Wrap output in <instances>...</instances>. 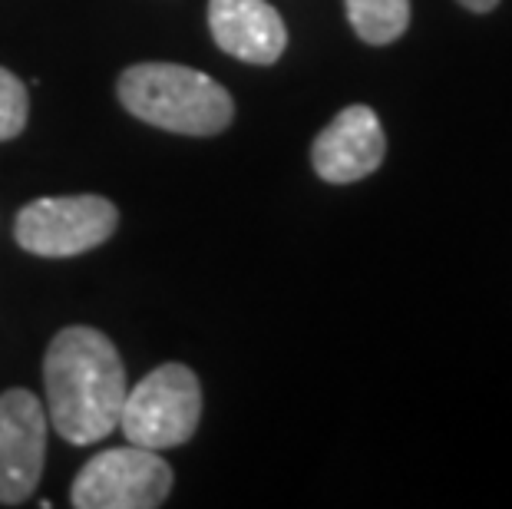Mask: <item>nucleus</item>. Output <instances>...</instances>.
Here are the masks:
<instances>
[{
    "label": "nucleus",
    "instance_id": "10",
    "mask_svg": "<svg viewBox=\"0 0 512 509\" xmlns=\"http://www.w3.org/2000/svg\"><path fill=\"white\" fill-rule=\"evenodd\" d=\"M27 116H30L27 86L20 83L17 73L0 67V143L24 133Z\"/></svg>",
    "mask_w": 512,
    "mask_h": 509
},
{
    "label": "nucleus",
    "instance_id": "4",
    "mask_svg": "<svg viewBox=\"0 0 512 509\" xmlns=\"http://www.w3.org/2000/svg\"><path fill=\"white\" fill-rule=\"evenodd\" d=\"M119 209L103 196H50L34 199L17 212L14 238L30 255L73 258L110 242Z\"/></svg>",
    "mask_w": 512,
    "mask_h": 509
},
{
    "label": "nucleus",
    "instance_id": "5",
    "mask_svg": "<svg viewBox=\"0 0 512 509\" xmlns=\"http://www.w3.org/2000/svg\"><path fill=\"white\" fill-rule=\"evenodd\" d=\"M172 467L149 447L103 450L76 473L70 503L76 509H156L172 490Z\"/></svg>",
    "mask_w": 512,
    "mask_h": 509
},
{
    "label": "nucleus",
    "instance_id": "9",
    "mask_svg": "<svg viewBox=\"0 0 512 509\" xmlns=\"http://www.w3.org/2000/svg\"><path fill=\"white\" fill-rule=\"evenodd\" d=\"M354 34L370 47H387L410 27V0H344Z\"/></svg>",
    "mask_w": 512,
    "mask_h": 509
},
{
    "label": "nucleus",
    "instance_id": "7",
    "mask_svg": "<svg viewBox=\"0 0 512 509\" xmlns=\"http://www.w3.org/2000/svg\"><path fill=\"white\" fill-rule=\"evenodd\" d=\"M384 156V126L364 103H354L337 113L311 146V166L331 186H351V182L374 176Z\"/></svg>",
    "mask_w": 512,
    "mask_h": 509
},
{
    "label": "nucleus",
    "instance_id": "8",
    "mask_svg": "<svg viewBox=\"0 0 512 509\" xmlns=\"http://www.w3.org/2000/svg\"><path fill=\"white\" fill-rule=\"evenodd\" d=\"M209 30L228 57L271 67L288 47V27L268 0H209Z\"/></svg>",
    "mask_w": 512,
    "mask_h": 509
},
{
    "label": "nucleus",
    "instance_id": "3",
    "mask_svg": "<svg viewBox=\"0 0 512 509\" xmlns=\"http://www.w3.org/2000/svg\"><path fill=\"white\" fill-rule=\"evenodd\" d=\"M202 420V384L192 367L162 364L126 391L123 427L126 440L149 450H172L192 440Z\"/></svg>",
    "mask_w": 512,
    "mask_h": 509
},
{
    "label": "nucleus",
    "instance_id": "2",
    "mask_svg": "<svg viewBox=\"0 0 512 509\" xmlns=\"http://www.w3.org/2000/svg\"><path fill=\"white\" fill-rule=\"evenodd\" d=\"M119 103L143 123L182 136H219L232 126L235 100L209 73L182 63H136L119 73Z\"/></svg>",
    "mask_w": 512,
    "mask_h": 509
},
{
    "label": "nucleus",
    "instance_id": "1",
    "mask_svg": "<svg viewBox=\"0 0 512 509\" xmlns=\"http://www.w3.org/2000/svg\"><path fill=\"white\" fill-rule=\"evenodd\" d=\"M47 417L73 447L100 443L119 427L126 404V367L103 331L63 328L43 357Z\"/></svg>",
    "mask_w": 512,
    "mask_h": 509
},
{
    "label": "nucleus",
    "instance_id": "6",
    "mask_svg": "<svg viewBox=\"0 0 512 509\" xmlns=\"http://www.w3.org/2000/svg\"><path fill=\"white\" fill-rule=\"evenodd\" d=\"M47 460V407L34 391L0 394V503L20 506L34 496Z\"/></svg>",
    "mask_w": 512,
    "mask_h": 509
},
{
    "label": "nucleus",
    "instance_id": "11",
    "mask_svg": "<svg viewBox=\"0 0 512 509\" xmlns=\"http://www.w3.org/2000/svg\"><path fill=\"white\" fill-rule=\"evenodd\" d=\"M463 10H470V14H489V10L499 7V0H456Z\"/></svg>",
    "mask_w": 512,
    "mask_h": 509
}]
</instances>
